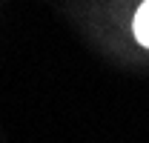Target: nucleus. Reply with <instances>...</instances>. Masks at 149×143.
<instances>
[{"label":"nucleus","instance_id":"1","mask_svg":"<svg viewBox=\"0 0 149 143\" xmlns=\"http://www.w3.org/2000/svg\"><path fill=\"white\" fill-rule=\"evenodd\" d=\"M135 37L149 49V0L138 9V15H135Z\"/></svg>","mask_w":149,"mask_h":143}]
</instances>
